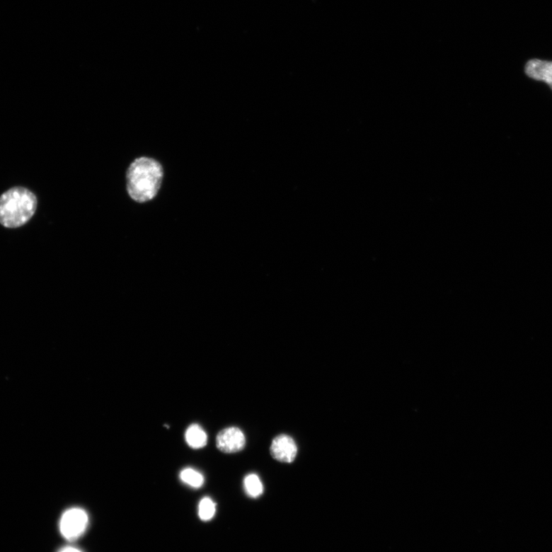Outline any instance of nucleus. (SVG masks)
I'll list each match as a JSON object with an SVG mask.
<instances>
[{"instance_id": "1", "label": "nucleus", "mask_w": 552, "mask_h": 552, "mask_svg": "<svg viewBox=\"0 0 552 552\" xmlns=\"http://www.w3.org/2000/svg\"><path fill=\"white\" fill-rule=\"evenodd\" d=\"M163 178L162 165L147 156L135 159L126 174L127 191L137 202H146L158 195Z\"/></svg>"}, {"instance_id": "2", "label": "nucleus", "mask_w": 552, "mask_h": 552, "mask_svg": "<svg viewBox=\"0 0 552 552\" xmlns=\"http://www.w3.org/2000/svg\"><path fill=\"white\" fill-rule=\"evenodd\" d=\"M38 200L24 187L8 189L0 196V224L16 229L26 224L35 214Z\"/></svg>"}, {"instance_id": "3", "label": "nucleus", "mask_w": 552, "mask_h": 552, "mask_svg": "<svg viewBox=\"0 0 552 552\" xmlns=\"http://www.w3.org/2000/svg\"><path fill=\"white\" fill-rule=\"evenodd\" d=\"M88 524V517L85 510L70 509L63 513L59 522L62 536L69 541H76L85 533Z\"/></svg>"}, {"instance_id": "4", "label": "nucleus", "mask_w": 552, "mask_h": 552, "mask_svg": "<svg viewBox=\"0 0 552 552\" xmlns=\"http://www.w3.org/2000/svg\"><path fill=\"white\" fill-rule=\"evenodd\" d=\"M216 444L221 452L235 454L244 448L246 437L241 429L229 427L219 432Z\"/></svg>"}, {"instance_id": "5", "label": "nucleus", "mask_w": 552, "mask_h": 552, "mask_svg": "<svg viewBox=\"0 0 552 552\" xmlns=\"http://www.w3.org/2000/svg\"><path fill=\"white\" fill-rule=\"evenodd\" d=\"M270 453L277 461L290 464L296 459L298 448L296 442L291 437L282 435L272 440Z\"/></svg>"}, {"instance_id": "6", "label": "nucleus", "mask_w": 552, "mask_h": 552, "mask_svg": "<svg viewBox=\"0 0 552 552\" xmlns=\"http://www.w3.org/2000/svg\"><path fill=\"white\" fill-rule=\"evenodd\" d=\"M524 71L529 78L545 81L552 89V62L532 59L527 62Z\"/></svg>"}, {"instance_id": "7", "label": "nucleus", "mask_w": 552, "mask_h": 552, "mask_svg": "<svg viewBox=\"0 0 552 552\" xmlns=\"http://www.w3.org/2000/svg\"><path fill=\"white\" fill-rule=\"evenodd\" d=\"M185 439L188 444L193 449L205 447L207 443L205 431L197 425H192L187 430Z\"/></svg>"}, {"instance_id": "8", "label": "nucleus", "mask_w": 552, "mask_h": 552, "mask_svg": "<svg viewBox=\"0 0 552 552\" xmlns=\"http://www.w3.org/2000/svg\"><path fill=\"white\" fill-rule=\"evenodd\" d=\"M181 481L195 489L200 488L205 483V478L201 473L191 468H184L180 473Z\"/></svg>"}, {"instance_id": "9", "label": "nucleus", "mask_w": 552, "mask_h": 552, "mask_svg": "<svg viewBox=\"0 0 552 552\" xmlns=\"http://www.w3.org/2000/svg\"><path fill=\"white\" fill-rule=\"evenodd\" d=\"M244 486L246 493L256 498L263 493V485L259 476L255 474L248 475L244 480Z\"/></svg>"}, {"instance_id": "10", "label": "nucleus", "mask_w": 552, "mask_h": 552, "mask_svg": "<svg viewBox=\"0 0 552 552\" xmlns=\"http://www.w3.org/2000/svg\"><path fill=\"white\" fill-rule=\"evenodd\" d=\"M216 513V504L213 500L206 497L199 505V517L202 521H209L214 518Z\"/></svg>"}, {"instance_id": "11", "label": "nucleus", "mask_w": 552, "mask_h": 552, "mask_svg": "<svg viewBox=\"0 0 552 552\" xmlns=\"http://www.w3.org/2000/svg\"><path fill=\"white\" fill-rule=\"evenodd\" d=\"M59 552H82V551L76 548L66 547L62 548Z\"/></svg>"}]
</instances>
